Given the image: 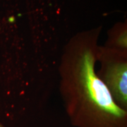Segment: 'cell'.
I'll use <instances>...</instances> for the list:
<instances>
[{"label": "cell", "mask_w": 127, "mask_h": 127, "mask_svg": "<svg viewBox=\"0 0 127 127\" xmlns=\"http://www.w3.org/2000/svg\"><path fill=\"white\" fill-rule=\"evenodd\" d=\"M100 31L81 32L65 46L60 65L62 96L74 127H127V109L115 102L95 71Z\"/></svg>", "instance_id": "obj_1"}, {"label": "cell", "mask_w": 127, "mask_h": 127, "mask_svg": "<svg viewBox=\"0 0 127 127\" xmlns=\"http://www.w3.org/2000/svg\"><path fill=\"white\" fill-rule=\"evenodd\" d=\"M127 49L105 45L98 48L97 61L100 68L97 73L108 88L115 102L122 109L127 107Z\"/></svg>", "instance_id": "obj_2"}, {"label": "cell", "mask_w": 127, "mask_h": 127, "mask_svg": "<svg viewBox=\"0 0 127 127\" xmlns=\"http://www.w3.org/2000/svg\"><path fill=\"white\" fill-rule=\"evenodd\" d=\"M0 127H5L3 125V124H1V123L0 122Z\"/></svg>", "instance_id": "obj_3"}]
</instances>
